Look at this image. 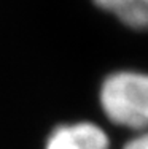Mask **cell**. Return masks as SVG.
Listing matches in <instances>:
<instances>
[{
	"label": "cell",
	"mask_w": 148,
	"mask_h": 149,
	"mask_svg": "<svg viewBox=\"0 0 148 149\" xmlns=\"http://www.w3.org/2000/svg\"><path fill=\"white\" fill-rule=\"evenodd\" d=\"M43 149H112V140L107 130L94 120H65L48 132Z\"/></svg>",
	"instance_id": "cell-2"
},
{
	"label": "cell",
	"mask_w": 148,
	"mask_h": 149,
	"mask_svg": "<svg viewBox=\"0 0 148 149\" xmlns=\"http://www.w3.org/2000/svg\"><path fill=\"white\" fill-rule=\"evenodd\" d=\"M102 13L134 32H148V0H91Z\"/></svg>",
	"instance_id": "cell-3"
},
{
	"label": "cell",
	"mask_w": 148,
	"mask_h": 149,
	"mask_svg": "<svg viewBox=\"0 0 148 149\" xmlns=\"http://www.w3.org/2000/svg\"><path fill=\"white\" fill-rule=\"evenodd\" d=\"M97 105L104 118L118 129L142 133L148 130V72L116 68L100 79Z\"/></svg>",
	"instance_id": "cell-1"
},
{
	"label": "cell",
	"mask_w": 148,
	"mask_h": 149,
	"mask_svg": "<svg viewBox=\"0 0 148 149\" xmlns=\"http://www.w3.org/2000/svg\"><path fill=\"white\" fill-rule=\"evenodd\" d=\"M121 149H148V130L132 135L121 146Z\"/></svg>",
	"instance_id": "cell-4"
}]
</instances>
